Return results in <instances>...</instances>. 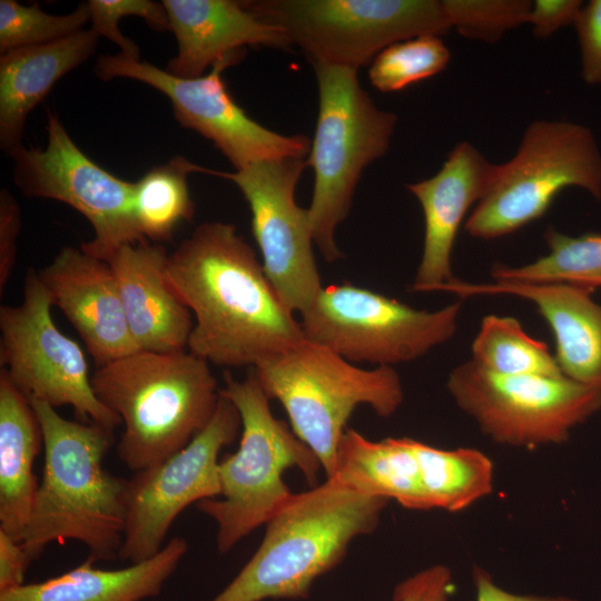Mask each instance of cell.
<instances>
[{"label": "cell", "instance_id": "obj_8", "mask_svg": "<svg viewBox=\"0 0 601 601\" xmlns=\"http://www.w3.org/2000/svg\"><path fill=\"white\" fill-rule=\"evenodd\" d=\"M568 187L601 198V150L593 132L568 120L532 121L464 228L486 240L512 234L544 216Z\"/></svg>", "mask_w": 601, "mask_h": 601}, {"label": "cell", "instance_id": "obj_16", "mask_svg": "<svg viewBox=\"0 0 601 601\" xmlns=\"http://www.w3.org/2000/svg\"><path fill=\"white\" fill-rule=\"evenodd\" d=\"M306 167L305 158H284L234 173L214 171L242 191L252 211V231L264 270L284 304L300 315L324 287L313 252L308 211L295 200Z\"/></svg>", "mask_w": 601, "mask_h": 601}, {"label": "cell", "instance_id": "obj_39", "mask_svg": "<svg viewBox=\"0 0 601 601\" xmlns=\"http://www.w3.org/2000/svg\"><path fill=\"white\" fill-rule=\"evenodd\" d=\"M472 577L476 590L475 601H575L568 597L516 594L499 587L482 568L474 566Z\"/></svg>", "mask_w": 601, "mask_h": 601}, {"label": "cell", "instance_id": "obj_21", "mask_svg": "<svg viewBox=\"0 0 601 601\" xmlns=\"http://www.w3.org/2000/svg\"><path fill=\"white\" fill-rule=\"evenodd\" d=\"M170 31L177 40V55L166 71L180 78L204 76L207 67L228 55L263 46L289 49L292 43L277 26L259 19L240 1L162 0Z\"/></svg>", "mask_w": 601, "mask_h": 601}, {"label": "cell", "instance_id": "obj_20", "mask_svg": "<svg viewBox=\"0 0 601 601\" xmlns=\"http://www.w3.org/2000/svg\"><path fill=\"white\" fill-rule=\"evenodd\" d=\"M167 258L162 245L146 240L122 245L106 259L140 351H185L194 327L190 309L168 280Z\"/></svg>", "mask_w": 601, "mask_h": 601}, {"label": "cell", "instance_id": "obj_3", "mask_svg": "<svg viewBox=\"0 0 601 601\" xmlns=\"http://www.w3.org/2000/svg\"><path fill=\"white\" fill-rule=\"evenodd\" d=\"M388 500L332 477L290 499L265 524V535L238 574L209 601L303 599L336 566L357 536L378 525Z\"/></svg>", "mask_w": 601, "mask_h": 601}, {"label": "cell", "instance_id": "obj_28", "mask_svg": "<svg viewBox=\"0 0 601 601\" xmlns=\"http://www.w3.org/2000/svg\"><path fill=\"white\" fill-rule=\"evenodd\" d=\"M544 239L549 249L544 256L516 267L495 264L492 280L601 286V234L571 236L549 226Z\"/></svg>", "mask_w": 601, "mask_h": 601}, {"label": "cell", "instance_id": "obj_38", "mask_svg": "<svg viewBox=\"0 0 601 601\" xmlns=\"http://www.w3.org/2000/svg\"><path fill=\"white\" fill-rule=\"evenodd\" d=\"M30 563L21 543L0 530V592L24 584Z\"/></svg>", "mask_w": 601, "mask_h": 601}, {"label": "cell", "instance_id": "obj_26", "mask_svg": "<svg viewBox=\"0 0 601 601\" xmlns=\"http://www.w3.org/2000/svg\"><path fill=\"white\" fill-rule=\"evenodd\" d=\"M430 509L462 511L491 493L493 464L470 447L444 450L414 440Z\"/></svg>", "mask_w": 601, "mask_h": 601}, {"label": "cell", "instance_id": "obj_17", "mask_svg": "<svg viewBox=\"0 0 601 601\" xmlns=\"http://www.w3.org/2000/svg\"><path fill=\"white\" fill-rule=\"evenodd\" d=\"M38 274L52 306L71 323L98 366L140 351L106 260L66 246Z\"/></svg>", "mask_w": 601, "mask_h": 601}, {"label": "cell", "instance_id": "obj_18", "mask_svg": "<svg viewBox=\"0 0 601 601\" xmlns=\"http://www.w3.org/2000/svg\"><path fill=\"white\" fill-rule=\"evenodd\" d=\"M497 173L499 165L490 162L472 144L461 141L434 176L406 185L424 216L423 252L412 285L414 292H430L454 278L452 253L457 231L471 207L486 196Z\"/></svg>", "mask_w": 601, "mask_h": 601}, {"label": "cell", "instance_id": "obj_24", "mask_svg": "<svg viewBox=\"0 0 601 601\" xmlns=\"http://www.w3.org/2000/svg\"><path fill=\"white\" fill-rule=\"evenodd\" d=\"M43 449L37 414L29 397L0 371V530L21 542L39 481L33 471Z\"/></svg>", "mask_w": 601, "mask_h": 601}, {"label": "cell", "instance_id": "obj_33", "mask_svg": "<svg viewBox=\"0 0 601 601\" xmlns=\"http://www.w3.org/2000/svg\"><path fill=\"white\" fill-rule=\"evenodd\" d=\"M90 29L121 49V53L140 60L139 47L124 36L118 27L121 18L136 16L156 31H170L169 19L162 2L151 0H90Z\"/></svg>", "mask_w": 601, "mask_h": 601}, {"label": "cell", "instance_id": "obj_6", "mask_svg": "<svg viewBox=\"0 0 601 601\" xmlns=\"http://www.w3.org/2000/svg\"><path fill=\"white\" fill-rule=\"evenodd\" d=\"M318 115L307 167L314 189L307 208L314 244L323 258H343L335 235L351 210L363 170L390 148L397 116L380 109L358 81L357 69L312 63Z\"/></svg>", "mask_w": 601, "mask_h": 601}, {"label": "cell", "instance_id": "obj_14", "mask_svg": "<svg viewBox=\"0 0 601 601\" xmlns=\"http://www.w3.org/2000/svg\"><path fill=\"white\" fill-rule=\"evenodd\" d=\"M47 135L45 148L20 146L9 155L21 193L62 201L87 218L93 238L80 248L93 257L106 260L122 245L146 242L135 217V183L92 161L51 111L47 114Z\"/></svg>", "mask_w": 601, "mask_h": 601}, {"label": "cell", "instance_id": "obj_5", "mask_svg": "<svg viewBox=\"0 0 601 601\" xmlns=\"http://www.w3.org/2000/svg\"><path fill=\"white\" fill-rule=\"evenodd\" d=\"M224 383L220 394L242 420L239 446L219 461V495L196 504L216 523V548L221 554L266 524L290 499L283 477L286 470L298 467L313 485L322 467L314 452L274 416L254 371L244 380L225 372Z\"/></svg>", "mask_w": 601, "mask_h": 601}, {"label": "cell", "instance_id": "obj_37", "mask_svg": "<svg viewBox=\"0 0 601 601\" xmlns=\"http://www.w3.org/2000/svg\"><path fill=\"white\" fill-rule=\"evenodd\" d=\"M582 4L580 0H535L528 23L535 37L548 38L560 28L573 24Z\"/></svg>", "mask_w": 601, "mask_h": 601}, {"label": "cell", "instance_id": "obj_12", "mask_svg": "<svg viewBox=\"0 0 601 601\" xmlns=\"http://www.w3.org/2000/svg\"><path fill=\"white\" fill-rule=\"evenodd\" d=\"M51 306L38 272L29 268L22 302L0 307L1 368L29 398L69 405L77 421L114 431L121 420L96 396L85 354L58 329Z\"/></svg>", "mask_w": 601, "mask_h": 601}, {"label": "cell", "instance_id": "obj_11", "mask_svg": "<svg viewBox=\"0 0 601 601\" xmlns=\"http://www.w3.org/2000/svg\"><path fill=\"white\" fill-rule=\"evenodd\" d=\"M447 390L485 435L511 446L563 443L601 408V386L566 376L496 374L472 358L451 371Z\"/></svg>", "mask_w": 601, "mask_h": 601}, {"label": "cell", "instance_id": "obj_36", "mask_svg": "<svg viewBox=\"0 0 601 601\" xmlns=\"http://www.w3.org/2000/svg\"><path fill=\"white\" fill-rule=\"evenodd\" d=\"M21 229V210L8 189L0 191V293L10 279L17 259V239Z\"/></svg>", "mask_w": 601, "mask_h": 601}, {"label": "cell", "instance_id": "obj_2", "mask_svg": "<svg viewBox=\"0 0 601 601\" xmlns=\"http://www.w3.org/2000/svg\"><path fill=\"white\" fill-rule=\"evenodd\" d=\"M29 400L41 427L45 459L22 549L32 562L49 544L73 540L87 546L95 562L119 559L129 480L104 466L114 431L67 420L49 404Z\"/></svg>", "mask_w": 601, "mask_h": 601}, {"label": "cell", "instance_id": "obj_32", "mask_svg": "<svg viewBox=\"0 0 601 601\" xmlns=\"http://www.w3.org/2000/svg\"><path fill=\"white\" fill-rule=\"evenodd\" d=\"M451 24L461 36L496 42L503 35L528 23L529 0H443Z\"/></svg>", "mask_w": 601, "mask_h": 601}, {"label": "cell", "instance_id": "obj_10", "mask_svg": "<svg viewBox=\"0 0 601 601\" xmlns=\"http://www.w3.org/2000/svg\"><path fill=\"white\" fill-rule=\"evenodd\" d=\"M462 303L416 309L351 283L323 287L302 314L306 341L348 362L393 367L415 361L456 333Z\"/></svg>", "mask_w": 601, "mask_h": 601}, {"label": "cell", "instance_id": "obj_23", "mask_svg": "<svg viewBox=\"0 0 601 601\" xmlns=\"http://www.w3.org/2000/svg\"><path fill=\"white\" fill-rule=\"evenodd\" d=\"M184 538L170 539L154 556L118 570L87 559L41 582L0 592V601H142L157 597L187 553Z\"/></svg>", "mask_w": 601, "mask_h": 601}, {"label": "cell", "instance_id": "obj_22", "mask_svg": "<svg viewBox=\"0 0 601 601\" xmlns=\"http://www.w3.org/2000/svg\"><path fill=\"white\" fill-rule=\"evenodd\" d=\"M99 36L91 29L63 39L19 48L0 57V147L10 155L22 146L28 115L68 72L96 51Z\"/></svg>", "mask_w": 601, "mask_h": 601}, {"label": "cell", "instance_id": "obj_15", "mask_svg": "<svg viewBox=\"0 0 601 601\" xmlns=\"http://www.w3.org/2000/svg\"><path fill=\"white\" fill-rule=\"evenodd\" d=\"M240 428L237 408L220 394L211 420L185 447L135 472L129 479L120 561L130 564L154 556L187 506L219 495L218 456L236 440Z\"/></svg>", "mask_w": 601, "mask_h": 601}, {"label": "cell", "instance_id": "obj_25", "mask_svg": "<svg viewBox=\"0 0 601 601\" xmlns=\"http://www.w3.org/2000/svg\"><path fill=\"white\" fill-rule=\"evenodd\" d=\"M358 492L394 500L412 510H428L414 440L371 441L346 428L331 476Z\"/></svg>", "mask_w": 601, "mask_h": 601}, {"label": "cell", "instance_id": "obj_4", "mask_svg": "<svg viewBox=\"0 0 601 601\" xmlns=\"http://www.w3.org/2000/svg\"><path fill=\"white\" fill-rule=\"evenodd\" d=\"M91 385L124 424L117 455L134 473L185 447L207 426L220 396L209 363L185 351L135 352L98 366Z\"/></svg>", "mask_w": 601, "mask_h": 601}, {"label": "cell", "instance_id": "obj_35", "mask_svg": "<svg viewBox=\"0 0 601 601\" xmlns=\"http://www.w3.org/2000/svg\"><path fill=\"white\" fill-rule=\"evenodd\" d=\"M452 574L444 565L418 571L396 585L394 601H449Z\"/></svg>", "mask_w": 601, "mask_h": 601}, {"label": "cell", "instance_id": "obj_30", "mask_svg": "<svg viewBox=\"0 0 601 601\" xmlns=\"http://www.w3.org/2000/svg\"><path fill=\"white\" fill-rule=\"evenodd\" d=\"M450 59L440 36H418L382 50L370 65L368 79L377 90L394 92L437 75Z\"/></svg>", "mask_w": 601, "mask_h": 601}, {"label": "cell", "instance_id": "obj_1", "mask_svg": "<svg viewBox=\"0 0 601 601\" xmlns=\"http://www.w3.org/2000/svg\"><path fill=\"white\" fill-rule=\"evenodd\" d=\"M166 274L196 319L189 352L208 363L255 367L305 341L300 321L231 224L197 226L168 255Z\"/></svg>", "mask_w": 601, "mask_h": 601}, {"label": "cell", "instance_id": "obj_31", "mask_svg": "<svg viewBox=\"0 0 601 601\" xmlns=\"http://www.w3.org/2000/svg\"><path fill=\"white\" fill-rule=\"evenodd\" d=\"M90 21L88 2L67 14H51L38 3L21 4L16 0L0 1V52L50 43L78 31Z\"/></svg>", "mask_w": 601, "mask_h": 601}, {"label": "cell", "instance_id": "obj_19", "mask_svg": "<svg viewBox=\"0 0 601 601\" xmlns=\"http://www.w3.org/2000/svg\"><path fill=\"white\" fill-rule=\"evenodd\" d=\"M430 292H447L461 299L510 295L530 300L554 335V356L562 373L575 382L601 386V305L593 300L592 288L568 283H471L454 277Z\"/></svg>", "mask_w": 601, "mask_h": 601}, {"label": "cell", "instance_id": "obj_29", "mask_svg": "<svg viewBox=\"0 0 601 601\" xmlns=\"http://www.w3.org/2000/svg\"><path fill=\"white\" fill-rule=\"evenodd\" d=\"M472 359L502 375L565 376L548 345L512 316L486 315L472 343Z\"/></svg>", "mask_w": 601, "mask_h": 601}, {"label": "cell", "instance_id": "obj_9", "mask_svg": "<svg viewBox=\"0 0 601 601\" xmlns=\"http://www.w3.org/2000/svg\"><path fill=\"white\" fill-rule=\"evenodd\" d=\"M242 4L277 26L312 63L359 69L388 46L446 33L443 0H246Z\"/></svg>", "mask_w": 601, "mask_h": 601}, {"label": "cell", "instance_id": "obj_34", "mask_svg": "<svg viewBox=\"0 0 601 601\" xmlns=\"http://www.w3.org/2000/svg\"><path fill=\"white\" fill-rule=\"evenodd\" d=\"M581 51V76L587 85H601V0L582 4L574 21Z\"/></svg>", "mask_w": 601, "mask_h": 601}, {"label": "cell", "instance_id": "obj_27", "mask_svg": "<svg viewBox=\"0 0 601 601\" xmlns=\"http://www.w3.org/2000/svg\"><path fill=\"white\" fill-rule=\"evenodd\" d=\"M191 173L211 175L213 169L175 156L154 166L135 181V217L147 240L170 242L180 221L193 220L195 204L187 184V176Z\"/></svg>", "mask_w": 601, "mask_h": 601}, {"label": "cell", "instance_id": "obj_13", "mask_svg": "<svg viewBox=\"0 0 601 601\" xmlns=\"http://www.w3.org/2000/svg\"><path fill=\"white\" fill-rule=\"evenodd\" d=\"M245 56V49L235 51L217 61L207 75L180 78L119 52L100 56L95 72L102 80L128 78L160 91L169 99L180 126L210 140L236 170L262 161L305 158L312 144L307 136H285L262 126L227 90L223 71Z\"/></svg>", "mask_w": 601, "mask_h": 601}, {"label": "cell", "instance_id": "obj_7", "mask_svg": "<svg viewBox=\"0 0 601 601\" xmlns=\"http://www.w3.org/2000/svg\"><path fill=\"white\" fill-rule=\"evenodd\" d=\"M253 368L268 398L284 406L292 431L317 456L326 477L333 473L339 442L355 408L368 405L378 416L388 417L404 398L394 367L361 368L306 339Z\"/></svg>", "mask_w": 601, "mask_h": 601}]
</instances>
